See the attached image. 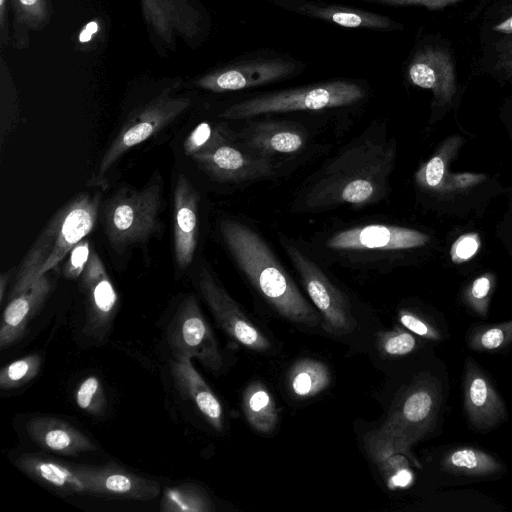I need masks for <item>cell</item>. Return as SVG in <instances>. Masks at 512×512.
Returning a JSON list of instances; mask_svg holds the SVG:
<instances>
[{
	"label": "cell",
	"instance_id": "15",
	"mask_svg": "<svg viewBox=\"0 0 512 512\" xmlns=\"http://www.w3.org/2000/svg\"><path fill=\"white\" fill-rule=\"evenodd\" d=\"M429 237L417 230L386 224H369L339 231L326 242L335 251H395L424 245Z\"/></svg>",
	"mask_w": 512,
	"mask_h": 512
},
{
	"label": "cell",
	"instance_id": "28",
	"mask_svg": "<svg viewBox=\"0 0 512 512\" xmlns=\"http://www.w3.org/2000/svg\"><path fill=\"white\" fill-rule=\"evenodd\" d=\"M242 408L248 423L260 433H271L278 421L275 401L266 388L259 382H252L243 392Z\"/></svg>",
	"mask_w": 512,
	"mask_h": 512
},
{
	"label": "cell",
	"instance_id": "38",
	"mask_svg": "<svg viewBox=\"0 0 512 512\" xmlns=\"http://www.w3.org/2000/svg\"><path fill=\"white\" fill-rule=\"evenodd\" d=\"M398 318L406 329L416 335L434 341L442 339L441 332L435 326L413 312L401 310Z\"/></svg>",
	"mask_w": 512,
	"mask_h": 512
},
{
	"label": "cell",
	"instance_id": "5",
	"mask_svg": "<svg viewBox=\"0 0 512 512\" xmlns=\"http://www.w3.org/2000/svg\"><path fill=\"white\" fill-rule=\"evenodd\" d=\"M162 190V179L155 174L143 188L124 187L105 202L103 226L116 252L145 241L159 228Z\"/></svg>",
	"mask_w": 512,
	"mask_h": 512
},
{
	"label": "cell",
	"instance_id": "24",
	"mask_svg": "<svg viewBox=\"0 0 512 512\" xmlns=\"http://www.w3.org/2000/svg\"><path fill=\"white\" fill-rule=\"evenodd\" d=\"M52 288L48 274L30 284L22 293L10 299L0 327V349H8L24 335L28 323L47 299Z\"/></svg>",
	"mask_w": 512,
	"mask_h": 512
},
{
	"label": "cell",
	"instance_id": "43",
	"mask_svg": "<svg viewBox=\"0 0 512 512\" xmlns=\"http://www.w3.org/2000/svg\"><path fill=\"white\" fill-rule=\"evenodd\" d=\"M499 68L512 75V37L501 42L497 47V62Z\"/></svg>",
	"mask_w": 512,
	"mask_h": 512
},
{
	"label": "cell",
	"instance_id": "18",
	"mask_svg": "<svg viewBox=\"0 0 512 512\" xmlns=\"http://www.w3.org/2000/svg\"><path fill=\"white\" fill-rule=\"evenodd\" d=\"M237 138L246 151L271 158L298 152L304 147L307 134L295 123L265 120L249 123Z\"/></svg>",
	"mask_w": 512,
	"mask_h": 512
},
{
	"label": "cell",
	"instance_id": "14",
	"mask_svg": "<svg viewBox=\"0 0 512 512\" xmlns=\"http://www.w3.org/2000/svg\"><path fill=\"white\" fill-rule=\"evenodd\" d=\"M206 174L221 182H243L271 176L275 163L271 158L252 154L231 141L219 144L191 157Z\"/></svg>",
	"mask_w": 512,
	"mask_h": 512
},
{
	"label": "cell",
	"instance_id": "41",
	"mask_svg": "<svg viewBox=\"0 0 512 512\" xmlns=\"http://www.w3.org/2000/svg\"><path fill=\"white\" fill-rule=\"evenodd\" d=\"M444 175V162L441 157L435 156L429 160L422 173L423 180L430 187H436Z\"/></svg>",
	"mask_w": 512,
	"mask_h": 512
},
{
	"label": "cell",
	"instance_id": "2",
	"mask_svg": "<svg viewBox=\"0 0 512 512\" xmlns=\"http://www.w3.org/2000/svg\"><path fill=\"white\" fill-rule=\"evenodd\" d=\"M224 243L239 269L261 296L287 320L316 327L321 315L304 298L264 239L231 219L220 222Z\"/></svg>",
	"mask_w": 512,
	"mask_h": 512
},
{
	"label": "cell",
	"instance_id": "31",
	"mask_svg": "<svg viewBox=\"0 0 512 512\" xmlns=\"http://www.w3.org/2000/svg\"><path fill=\"white\" fill-rule=\"evenodd\" d=\"M512 344V320L473 327L467 335L468 347L476 352L491 353L505 350Z\"/></svg>",
	"mask_w": 512,
	"mask_h": 512
},
{
	"label": "cell",
	"instance_id": "46",
	"mask_svg": "<svg viewBox=\"0 0 512 512\" xmlns=\"http://www.w3.org/2000/svg\"><path fill=\"white\" fill-rule=\"evenodd\" d=\"M8 279H9V272L1 274V276H0V300H1V303L4 300L5 286H6V283L8 282Z\"/></svg>",
	"mask_w": 512,
	"mask_h": 512
},
{
	"label": "cell",
	"instance_id": "8",
	"mask_svg": "<svg viewBox=\"0 0 512 512\" xmlns=\"http://www.w3.org/2000/svg\"><path fill=\"white\" fill-rule=\"evenodd\" d=\"M190 104L189 98L173 97L166 89L139 107L124 123L104 153L98 167L99 181H103L107 171L125 152L163 129L187 110Z\"/></svg>",
	"mask_w": 512,
	"mask_h": 512
},
{
	"label": "cell",
	"instance_id": "4",
	"mask_svg": "<svg viewBox=\"0 0 512 512\" xmlns=\"http://www.w3.org/2000/svg\"><path fill=\"white\" fill-rule=\"evenodd\" d=\"M365 95L364 88L354 81L333 80L260 94L229 106L219 117L243 120L272 113L345 107L358 103Z\"/></svg>",
	"mask_w": 512,
	"mask_h": 512
},
{
	"label": "cell",
	"instance_id": "20",
	"mask_svg": "<svg viewBox=\"0 0 512 512\" xmlns=\"http://www.w3.org/2000/svg\"><path fill=\"white\" fill-rule=\"evenodd\" d=\"M284 9L324 20L346 28L397 30L402 25L393 19L356 8L310 0H270Z\"/></svg>",
	"mask_w": 512,
	"mask_h": 512
},
{
	"label": "cell",
	"instance_id": "40",
	"mask_svg": "<svg viewBox=\"0 0 512 512\" xmlns=\"http://www.w3.org/2000/svg\"><path fill=\"white\" fill-rule=\"evenodd\" d=\"M479 247L477 236L467 234L460 237L453 245L451 256L454 262H461L472 257Z\"/></svg>",
	"mask_w": 512,
	"mask_h": 512
},
{
	"label": "cell",
	"instance_id": "32",
	"mask_svg": "<svg viewBox=\"0 0 512 512\" xmlns=\"http://www.w3.org/2000/svg\"><path fill=\"white\" fill-rule=\"evenodd\" d=\"M41 363V357L38 354H32L6 365L0 372L1 389L9 390L27 384L37 376Z\"/></svg>",
	"mask_w": 512,
	"mask_h": 512
},
{
	"label": "cell",
	"instance_id": "9",
	"mask_svg": "<svg viewBox=\"0 0 512 512\" xmlns=\"http://www.w3.org/2000/svg\"><path fill=\"white\" fill-rule=\"evenodd\" d=\"M167 341L175 360L197 358L214 372L223 367L215 335L194 295H188L175 311L167 327Z\"/></svg>",
	"mask_w": 512,
	"mask_h": 512
},
{
	"label": "cell",
	"instance_id": "3",
	"mask_svg": "<svg viewBox=\"0 0 512 512\" xmlns=\"http://www.w3.org/2000/svg\"><path fill=\"white\" fill-rule=\"evenodd\" d=\"M99 193H80L49 220L20 262L10 299L55 268L71 249L94 228L98 218Z\"/></svg>",
	"mask_w": 512,
	"mask_h": 512
},
{
	"label": "cell",
	"instance_id": "10",
	"mask_svg": "<svg viewBox=\"0 0 512 512\" xmlns=\"http://www.w3.org/2000/svg\"><path fill=\"white\" fill-rule=\"evenodd\" d=\"M302 68L303 63L286 56L250 57L206 73L194 85L217 93L238 91L280 81Z\"/></svg>",
	"mask_w": 512,
	"mask_h": 512
},
{
	"label": "cell",
	"instance_id": "35",
	"mask_svg": "<svg viewBox=\"0 0 512 512\" xmlns=\"http://www.w3.org/2000/svg\"><path fill=\"white\" fill-rule=\"evenodd\" d=\"M378 344L382 353L396 357L404 356L414 351L417 346V340L410 332L396 329L381 334Z\"/></svg>",
	"mask_w": 512,
	"mask_h": 512
},
{
	"label": "cell",
	"instance_id": "34",
	"mask_svg": "<svg viewBox=\"0 0 512 512\" xmlns=\"http://www.w3.org/2000/svg\"><path fill=\"white\" fill-rule=\"evenodd\" d=\"M230 141L223 130L213 127L208 122L200 123L188 135L184 142V152L192 157L194 154L209 150L219 144Z\"/></svg>",
	"mask_w": 512,
	"mask_h": 512
},
{
	"label": "cell",
	"instance_id": "16",
	"mask_svg": "<svg viewBox=\"0 0 512 512\" xmlns=\"http://www.w3.org/2000/svg\"><path fill=\"white\" fill-rule=\"evenodd\" d=\"M143 16L167 45L177 38L192 42L203 32V16L189 0H141Z\"/></svg>",
	"mask_w": 512,
	"mask_h": 512
},
{
	"label": "cell",
	"instance_id": "17",
	"mask_svg": "<svg viewBox=\"0 0 512 512\" xmlns=\"http://www.w3.org/2000/svg\"><path fill=\"white\" fill-rule=\"evenodd\" d=\"M80 476L87 488V494L111 499L147 501L158 497L160 484L146 477L132 473L118 465H78Z\"/></svg>",
	"mask_w": 512,
	"mask_h": 512
},
{
	"label": "cell",
	"instance_id": "11",
	"mask_svg": "<svg viewBox=\"0 0 512 512\" xmlns=\"http://www.w3.org/2000/svg\"><path fill=\"white\" fill-rule=\"evenodd\" d=\"M198 288L216 322L231 338L257 352L271 348L270 340L205 267L199 272Z\"/></svg>",
	"mask_w": 512,
	"mask_h": 512
},
{
	"label": "cell",
	"instance_id": "1",
	"mask_svg": "<svg viewBox=\"0 0 512 512\" xmlns=\"http://www.w3.org/2000/svg\"><path fill=\"white\" fill-rule=\"evenodd\" d=\"M392 158L384 140L363 135L318 171L303 190L302 208L313 212L379 201L386 193Z\"/></svg>",
	"mask_w": 512,
	"mask_h": 512
},
{
	"label": "cell",
	"instance_id": "30",
	"mask_svg": "<svg viewBox=\"0 0 512 512\" xmlns=\"http://www.w3.org/2000/svg\"><path fill=\"white\" fill-rule=\"evenodd\" d=\"M161 510L164 512H212L215 506L202 487L194 483H183L164 489Z\"/></svg>",
	"mask_w": 512,
	"mask_h": 512
},
{
	"label": "cell",
	"instance_id": "13",
	"mask_svg": "<svg viewBox=\"0 0 512 512\" xmlns=\"http://www.w3.org/2000/svg\"><path fill=\"white\" fill-rule=\"evenodd\" d=\"M462 397L466 418L478 431L492 430L508 418L505 401L492 380L469 357L464 366Z\"/></svg>",
	"mask_w": 512,
	"mask_h": 512
},
{
	"label": "cell",
	"instance_id": "12",
	"mask_svg": "<svg viewBox=\"0 0 512 512\" xmlns=\"http://www.w3.org/2000/svg\"><path fill=\"white\" fill-rule=\"evenodd\" d=\"M81 290L85 299L84 333L93 339H106L118 305V295L106 268L95 250L81 275Z\"/></svg>",
	"mask_w": 512,
	"mask_h": 512
},
{
	"label": "cell",
	"instance_id": "33",
	"mask_svg": "<svg viewBox=\"0 0 512 512\" xmlns=\"http://www.w3.org/2000/svg\"><path fill=\"white\" fill-rule=\"evenodd\" d=\"M77 406L86 413L99 417L106 408V396L100 380L96 376L86 377L75 392Z\"/></svg>",
	"mask_w": 512,
	"mask_h": 512
},
{
	"label": "cell",
	"instance_id": "29",
	"mask_svg": "<svg viewBox=\"0 0 512 512\" xmlns=\"http://www.w3.org/2000/svg\"><path fill=\"white\" fill-rule=\"evenodd\" d=\"M331 382L328 367L314 359L297 361L288 373V386L298 398H310L324 391Z\"/></svg>",
	"mask_w": 512,
	"mask_h": 512
},
{
	"label": "cell",
	"instance_id": "36",
	"mask_svg": "<svg viewBox=\"0 0 512 512\" xmlns=\"http://www.w3.org/2000/svg\"><path fill=\"white\" fill-rule=\"evenodd\" d=\"M19 22L37 28L47 17L45 0H12Z\"/></svg>",
	"mask_w": 512,
	"mask_h": 512
},
{
	"label": "cell",
	"instance_id": "37",
	"mask_svg": "<svg viewBox=\"0 0 512 512\" xmlns=\"http://www.w3.org/2000/svg\"><path fill=\"white\" fill-rule=\"evenodd\" d=\"M90 242L83 238L68 253V259L64 265V276L68 279H76L82 275L91 255Z\"/></svg>",
	"mask_w": 512,
	"mask_h": 512
},
{
	"label": "cell",
	"instance_id": "19",
	"mask_svg": "<svg viewBox=\"0 0 512 512\" xmlns=\"http://www.w3.org/2000/svg\"><path fill=\"white\" fill-rule=\"evenodd\" d=\"M198 240V194L179 174L174 190V255L180 269L194 259Z\"/></svg>",
	"mask_w": 512,
	"mask_h": 512
},
{
	"label": "cell",
	"instance_id": "42",
	"mask_svg": "<svg viewBox=\"0 0 512 512\" xmlns=\"http://www.w3.org/2000/svg\"><path fill=\"white\" fill-rule=\"evenodd\" d=\"M390 4L419 5L431 10H439L465 0H367Z\"/></svg>",
	"mask_w": 512,
	"mask_h": 512
},
{
	"label": "cell",
	"instance_id": "23",
	"mask_svg": "<svg viewBox=\"0 0 512 512\" xmlns=\"http://www.w3.org/2000/svg\"><path fill=\"white\" fill-rule=\"evenodd\" d=\"M26 431L34 443L52 453L77 456L97 449L83 432L56 417H33L26 423Z\"/></svg>",
	"mask_w": 512,
	"mask_h": 512
},
{
	"label": "cell",
	"instance_id": "6",
	"mask_svg": "<svg viewBox=\"0 0 512 512\" xmlns=\"http://www.w3.org/2000/svg\"><path fill=\"white\" fill-rule=\"evenodd\" d=\"M441 402L437 381L427 374L418 375L395 400L381 429L411 448L432 431Z\"/></svg>",
	"mask_w": 512,
	"mask_h": 512
},
{
	"label": "cell",
	"instance_id": "45",
	"mask_svg": "<svg viewBox=\"0 0 512 512\" xmlns=\"http://www.w3.org/2000/svg\"><path fill=\"white\" fill-rule=\"evenodd\" d=\"M98 30V23L95 21H92L88 23L85 28L82 30L81 34L79 35V41L80 42H87L90 41L92 35L97 32Z\"/></svg>",
	"mask_w": 512,
	"mask_h": 512
},
{
	"label": "cell",
	"instance_id": "7",
	"mask_svg": "<svg viewBox=\"0 0 512 512\" xmlns=\"http://www.w3.org/2000/svg\"><path fill=\"white\" fill-rule=\"evenodd\" d=\"M311 301L321 315L324 329L334 335L352 333L357 321L346 295L335 286L321 268L296 246L283 243Z\"/></svg>",
	"mask_w": 512,
	"mask_h": 512
},
{
	"label": "cell",
	"instance_id": "21",
	"mask_svg": "<svg viewBox=\"0 0 512 512\" xmlns=\"http://www.w3.org/2000/svg\"><path fill=\"white\" fill-rule=\"evenodd\" d=\"M365 445L368 454L390 488H404L412 482L410 463L417 466L419 463L413 457L411 448L402 445L381 428L366 436Z\"/></svg>",
	"mask_w": 512,
	"mask_h": 512
},
{
	"label": "cell",
	"instance_id": "22",
	"mask_svg": "<svg viewBox=\"0 0 512 512\" xmlns=\"http://www.w3.org/2000/svg\"><path fill=\"white\" fill-rule=\"evenodd\" d=\"M407 74L416 86L429 89L442 99H449L455 89V69L444 48L425 46L411 58Z\"/></svg>",
	"mask_w": 512,
	"mask_h": 512
},
{
	"label": "cell",
	"instance_id": "26",
	"mask_svg": "<svg viewBox=\"0 0 512 512\" xmlns=\"http://www.w3.org/2000/svg\"><path fill=\"white\" fill-rule=\"evenodd\" d=\"M171 373L179 392L189 399L216 431L223 430V408L209 385L192 365L191 359H173Z\"/></svg>",
	"mask_w": 512,
	"mask_h": 512
},
{
	"label": "cell",
	"instance_id": "44",
	"mask_svg": "<svg viewBox=\"0 0 512 512\" xmlns=\"http://www.w3.org/2000/svg\"><path fill=\"white\" fill-rule=\"evenodd\" d=\"M492 30L504 35H512V13L495 22Z\"/></svg>",
	"mask_w": 512,
	"mask_h": 512
},
{
	"label": "cell",
	"instance_id": "27",
	"mask_svg": "<svg viewBox=\"0 0 512 512\" xmlns=\"http://www.w3.org/2000/svg\"><path fill=\"white\" fill-rule=\"evenodd\" d=\"M441 467L450 474L478 478L495 476L505 469L493 454L470 446L447 451L441 459Z\"/></svg>",
	"mask_w": 512,
	"mask_h": 512
},
{
	"label": "cell",
	"instance_id": "39",
	"mask_svg": "<svg viewBox=\"0 0 512 512\" xmlns=\"http://www.w3.org/2000/svg\"><path fill=\"white\" fill-rule=\"evenodd\" d=\"M491 289V282L487 277H479L470 290V302L474 311L485 317L487 315V297Z\"/></svg>",
	"mask_w": 512,
	"mask_h": 512
},
{
	"label": "cell",
	"instance_id": "25",
	"mask_svg": "<svg viewBox=\"0 0 512 512\" xmlns=\"http://www.w3.org/2000/svg\"><path fill=\"white\" fill-rule=\"evenodd\" d=\"M15 466L41 485L57 493L87 494L78 465L36 453H25L15 460Z\"/></svg>",
	"mask_w": 512,
	"mask_h": 512
}]
</instances>
